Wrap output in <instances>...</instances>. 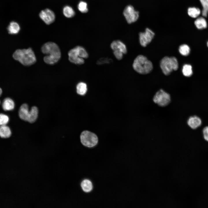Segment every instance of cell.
Wrapping results in <instances>:
<instances>
[{"label": "cell", "mask_w": 208, "mask_h": 208, "mask_svg": "<svg viewBox=\"0 0 208 208\" xmlns=\"http://www.w3.org/2000/svg\"><path fill=\"white\" fill-rule=\"evenodd\" d=\"M42 52L46 55L44 61L46 63L53 64L60 59L61 53L58 45L53 42H48L44 44L41 48Z\"/></svg>", "instance_id": "cell-1"}, {"label": "cell", "mask_w": 208, "mask_h": 208, "mask_svg": "<svg viewBox=\"0 0 208 208\" xmlns=\"http://www.w3.org/2000/svg\"><path fill=\"white\" fill-rule=\"evenodd\" d=\"M13 58L25 66H29L34 64L36 58L31 48L16 50L13 54Z\"/></svg>", "instance_id": "cell-2"}, {"label": "cell", "mask_w": 208, "mask_h": 208, "mask_svg": "<svg viewBox=\"0 0 208 208\" xmlns=\"http://www.w3.org/2000/svg\"><path fill=\"white\" fill-rule=\"evenodd\" d=\"M133 67L138 73L145 74L151 72L153 68V65L152 62L145 56L139 55L134 60Z\"/></svg>", "instance_id": "cell-3"}, {"label": "cell", "mask_w": 208, "mask_h": 208, "mask_svg": "<svg viewBox=\"0 0 208 208\" xmlns=\"http://www.w3.org/2000/svg\"><path fill=\"white\" fill-rule=\"evenodd\" d=\"M160 67L163 73L168 75L173 70H176L179 67L177 58L174 57H164L160 62Z\"/></svg>", "instance_id": "cell-4"}, {"label": "cell", "mask_w": 208, "mask_h": 208, "mask_svg": "<svg viewBox=\"0 0 208 208\" xmlns=\"http://www.w3.org/2000/svg\"><path fill=\"white\" fill-rule=\"evenodd\" d=\"M81 143L84 146L91 148L94 146L98 143V139L94 133L88 131L82 132L80 136Z\"/></svg>", "instance_id": "cell-5"}, {"label": "cell", "mask_w": 208, "mask_h": 208, "mask_svg": "<svg viewBox=\"0 0 208 208\" xmlns=\"http://www.w3.org/2000/svg\"><path fill=\"white\" fill-rule=\"evenodd\" d=\"M153 100L159 106L165 107L170 102L171 97L169 93L161 89L155 93L153 97Z\"/></svg>", "instance_id": "cell-6"}, {"label": "cell", "mask_w": 208, "mask_h": 208, "mask_svg": "<svg viewBox=\"0 0 208 208\" xmlns=\"http://www.w3.org/2000/svg\"><path fill=\"white\" fill-rule=\"evenodd\" d=\"M123 14L129 24L136 21L139 17V12L136 11L131 5H128L123 10Z\"/></svg>", "instance_id": "cell-7"}, {"label": "cell", "mask_w": 208, "mask_h": 208, "mask_svg": "<svg viewBox=\"0 0 208 208\" xmlns=\"http://www.w3.org/2000/svg\"><path fill=\"white\" fill-rule=\"evenodd\" d=\"M79 46L70 49L68 52V59L71 62L76 64L81 65L84 63L83 58L81 57Z\"/></svg>", "instance_id": "cell-8"}, {"label": "cell", "mask_w": 208, "mask_h": 208, "mask_svg": "<svg viewBox=\"0 0 208 208\" xmlns=\"http://www.w3.org/2000/svg\"><path fill=\"white\" fill-rule=\"evenodd\" d=\"M155 33L151 29L146 28L144 32L139 34L140 44L143 47H146L150 43L153 38Z\"/></svg>", "instance_id": "cell-9"}, {"label": "cell", "mask_w": 208, "mask_h": 208, "mask_svg": "<svg viewBox=\"0 0 208 208\" xmlns=\"http://www.w3.org/2000/svg\"><path fill=\"white\" fill-rule=\"evenodd\" d=\"M39 16L42 20L47 25L52 23L55 19L54 13L49 9H46L41 11L39 13Z\"/></svg>", "instance_id": "cell-10"}, {"label": "cell", "mask_w": 208, "mask_h": 208, "mask_svg": "<svg viewBox=\"0 0 208 208\" xmlns=\"http://www.w3.org/2000/svg\"><path fill=\"white\" fill-rule=\"evenodd\" d=\"M202 121L201 118L196 115L191 116L187 120V124L189 127L193 130H196L202 125Z\"/></svg>", "instance_id": "cell-11"}, {"label": "cell", "mask_w": 208, "mask_h": 208, "mask_svg": "<svg viewBox=\"0 0 208 208\" xmlns=\"http://www.w3.org/2000/svg\"><path fill=\"white\" fill-rule=\"evenodd\" d=\"M110 47L113 51L119 50L123 54H126L127 50L125 45L121 41L116 40L113 41L111 43Z\"/></svg>", "instance_id": "cell-12"}, {"label": "cell", "mask_w": 208, "mask_h": 208, "mask_svg": "<svg viewBox=\"0 0 208 208\" xmlns=\"http://www.w3.org/2000/svg\"><path fill=\"white\" fill-rule=\"evenodd\" d=\"M29 114V111L28 105L23 104L21 106L19 111V116L22 120L28 121Z\"/></svg>", "instance_id": "cell-13"}, {"label": "cell", "mask_w": 208, "mask_h": 208, "mask_svg": "<svg viewBox=\"0 0 208 208\" xmlns=\"http://www.w3.org/2000/svg\"><path fill=\"white\" fill-rule=\"evenodd\" d=\"M15 104L13 101L9 98L4 99L2 104V107L5 111H10L14 108Z\"/></svg>", "instance_id": "cell-14"}, {"label": "cell", "mask_w": 208, "mask_h": 208, "mask_svg": "<svg viewBox=\"0 0 208 208\" xmlns=\"http://www.w3.org/2000/svg\"><path fill=\"white\" fill-rule=\"evenodd\" d=\"M82 190L85 192L88 193L93 189V185L92 182L88 179H85L82 181L81 184Z\"/></svg>", "instance_id": "cell-15"}, {"label": "cell", "mask_w": 208, "mask_h": 208, "mask_svg": "<svg viewBox=\"0 0 208 208\" xmlns=\"http://www.w3.org/2000/svg\"><path fill=\"white\" fill-rule=\"evenodd\" d=\"M20 29L19 25L16 22L12 21L11 22L8 27V30L9 34H18Z\"/></svg>", "instance_id": "cell-16"}, {"label": "cell", "mask_w": 208, "mask_h": 208, "mask_svg": "<svg viewBox=\"0 0 208 208\" xmlns=\"http://www.w3.org/2000/svg\"><path fill=\"white\" fill-rule=\"evenodd\" d=\"M38 114V109L36 106L32 107L29 111V114L28 121L30 123H33L36 120Z\"/></svg>", "instance_id": "cell-17"}, {"label": "cell", "mask_w": 208, "mask_h": 208, "mask_svg": "<svg viewBox=\"0 0 208 208\" xmlns=\"http://www.w3.org/2000/svg\"><path fill=\"white\" fill-rule=\"evenodd\" d=\"M10 128L6 125L0 126V136L3 138H9L11 135Z\"/></svg>", "instance_id": "cell-18"}, {"label": "cell", "mask_w": 208, "mask_h": 208, "mask_svg": "<svg viewBox=\"0 0 208 208\" xmlns=\"http://www.w3.org/2000/svg\"><path fill=\"white\" fill-rule=\"evenodd\" d=\"M87 86L86 84L84 82L79 83L76 86L77 93L80 95H85L87 91Z\"/></svg>", "instance_id": "cell-19"}, {"label": "cell", "mask_w": 208, "mask_h": 208, "mask_svg": "<svg viewBox=\"0 0 208 208\" xmlns=\"http://www.w3.org/2000/svg\"><path fill=\"white\" fill-rule=\"evenodd\" d=\"M194 23L196 27L198 29L206 28L207 26L206 20L203 17L198 18L195 21Z\"/></svg>", "instance_id": "cell-20"}, {"label": "cell", "mask_w": 208, "mask_h": 208, "mask_svg": "<svg viewBox=\"0 0 208 208\" xmlns=\"http://www.w3.org/2000/svg\"><path fill=\"white\" fill-rule=\"evenodd\" d=\"M63 11L64 16L68 18H72L75 14V12L73 9L68 5L65 6L63 9Z\"/></svg>", "instance_id": "cell-21"}, {"label": "cell", "mask_w": 208, "mask_h": 208, "mask_svg": "<svg viewBox=\"0 0 208 208\" xmlns=\"http://www.w3.org/2000/svg\"><path fill=\"white\" fill-rule=\"evenodd\" d=\"M200 9L195 7L189 8L187 10L188 15L193 18L197 17L200 14Z\"/></svg>", "instance_id": "cell-22"}, {"label": "cell", "mask_w": 208, "mask_h": 208, "mask_svg": "<svg viewBox=\"0 0 208 208\" xmlns=\"http://www.w3.org/2000/svg\"><path fill=\"white\" fill-rule=\"evenodd\" d=\"M182 72L183 75L186 77H190L192 74V66L188 64H185L183 66Z\"/></svg>", "instance_id": "cell-23"}, {"label": "cell", "mask_w": 208, "mask_h": 208, "mask_svg": "<svg viewBox=\"0 0 208 208\" xmlns=\"http://www.w3.org/2000/svg\"><path fill=\"white\" fill-rule=\"evenodd\" d=\"M179 51L180 53L183 56H187L189 54L190 48L186 44L181 45L179 47Z\"/></svg>", "instance_id": "cell-24"}, {"label": "cell", "mask_w": 208, "mask_h": 208, "mask_svg": "<svg viewBox=\"0 0 208 208\" xmlns=\"http://www.w3.org/2000/svg\"><path fill=\"white\" fill-rule=\"evenodd\" d=\"M203 7L202 15L206 17L208 14V0H199Z\"/></svg>", "instance_id": "cell-25"}, {"label": "cell", "mask_w": 208, "mask_h": 208, "mask_svg": "<svg viewBox=\"0 0 208 208\" xmlns=\"http://www.w3.org/2000/svg\"><path fill=\"white\" fill-rule=\"evenodd\" d=\"M77 8L78 10L83 13H86L88 11L87 4L83 1H81L79 2Z\"/></svg>", "instance_id": "cell-26"}, {"label": "cell", "mask_w": 208, "mask_h": 208, "mask_svg": "<svg viewBox=\"0 0 208 208\" xmlns=\"http://www.w3.org/2000/svg\"><path fill=\"white\" fill-rule=\"evenodd\" d=\"M9 121L8 116L4 114H0V126L6 125Z\"/></svg>", "instance_id": "cell-27"}, {"label": "cell", "mask_w": 208, "mask_h": 208, "mask_svg": "<svg viewBox=\"0 0 208 208\" xmlns=\"http://www.w3.org/2000/svg\"><path fill=\"white\" fill-rule=\"evenodd\" d=\"M202 134L205 140L208 142V125L203 127L202 130Z\"/></svg>", "instance_id": "cell-28"}, {"label": "cell", "mask_w": 208, "mask_h": 208, "mask_svg": "<svg viewBox=\"0 0 208 208\" xmlns=\"http://www.w3.org/2000/svg\"><path fill=\"white\" fill-rule=\"evenodd\" d=\"M113 53L116 58L118 60H120L123 57V53L120 50H114Z\"/></svg>", "instance_id": "cell-29"}, {"label": "cell", "mask_w": 208, "mask_h": 208, "mask_svg": "<svg viewBox=\"0 0 208 208\" xmlns=\"http://www.w3.org/2000/svg\"><path fill=\"white\" fill-rule=\"evenodd\" d=\"M111 59L107 58H103L100 59L97 62V64H101L105 63H109L111 62Z\"/></svg>", "instance_id": "cell-30"}, {"label": "cell", "mask_w": 208, "mask_h": 208, "mask_svg": "<svg viewBox=\"0 0 208 208\" xmlns=\"http://www.w3.org/2000/svg\"><path fill=\"white\" fill-rule=\"evenodd\" d=\"M2 93V90L0 88V96L1 95ZM1 103V101L0 100V103Z\"/></svg>", "instance_id": "cell-31"}, {"label": "cell", "mask_w": 208, "mask_h": 208, "mask_svg": "<svg viewBox=\"0 0 208 208\" xmlns=\"http://www.w3.org/2000/svg\"><path fill=\"white\" fill-rule=\"evenodd\" d=\"M207 47H208V41L207 42Z\"/></svg>", "instance_id": "cell-32"}]
</instances>
